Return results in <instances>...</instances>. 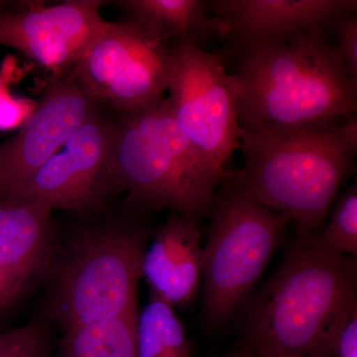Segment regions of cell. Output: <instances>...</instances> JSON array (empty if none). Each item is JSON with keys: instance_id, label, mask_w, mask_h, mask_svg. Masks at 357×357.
Masks as SVG:
<instances>
[{"instance_id": "cell-8", "label": "cell", "mask_w": 357, "mask_h": 357, "mask_svg": "<svg viewBox=\"0 0 357 357\" xmlns=\"http://www.w3.org/2000/svg\"><path fill=\"white\" fill-rule=\"evenodd\" d=\"M169 61V46L132 21H105L73 70L98 105L130 114L165 98Z\"/></svg>"}, {"instance_id": "cell-15", "label": "cell", "mask_w": 357, "mask_h": 357, "mask_svg": "<svg viewBox=\"0 0 357 357\" xmlns=\"http://www.w3.org/2000/svg\"><path fill=\"white\" fill-rule=\"evenodd\" d=\"M112 3L159 43L170 40L202 48L211 40L227 37L222 20L208 15L202 0H119Z\"/></svg>"}, {"instance_id": "cell-7", "label": "cell", "mask_w": 357, "mask_h": 357, "mask_svg": "<svg viewBox=\"0 0 357 357\" xmlns=\"http://www.w3.org/2000/svg\"><path fill=\"white\" fill-rule=\"evenodd\" d=\"M169 53L166 100L174 119L204 163L225 180V165L241 147L236 79L220 54L185 42H175Z\"/></svg>"}, {"instance_id": "cell-16", "label": "cell", "mask_w": 357, "mask_h": 357, "mask_svg": "<svg viewBox=\"0 0 357 357\" xmlns=\"http://www.w3.org/2000/svg\"><path fill=\"white\" fill-rule=\"evenodd\" d=\"M137 314L138 312L62 331L57 354L53 357H137Z\"/></svg>"}, {"instance_id": "cell-24", "label": "cell", "mask_w": 357, "mask_h": 357, "mask_svg": "<svg viewBox=\"0 0 357 357\" xmlns=\"http://www.w3.org/2000/svg\"><path fill=\"white\" fill-rule=\"evenodd\" d=\"M1 6H2L1 4H0V7H1Z\"/></svg>"}, {"instance_id": "cell-3", "label": "cell", "mask_w": 357, "mask_h": 357, "mask_svg": "<svg viewBox=\"0 0 357 357\" xmlns=\"http://www.w3.org/2000/svg\"><path fill=\"white\" fill-rule=\"evenodd\" d=\"M340 121L312 128H241L244 164L234 183L258 203L288 215L299 231L319 229L354 169L357 144Z\"/></svg>"}, {"instance_id": "cell-9", "label": "cell", "mask_w": 357, "mask_h": 357, "mask_svg": "<svg viewBox=\"0 0 357 357\" xmlns=\"http://www.w3.org/2000/svg\"><path fill=\"white\" fill-rule=\"evenodd\" d=\"M114 128L115 115L98 105L62 149L7 199L36 202L53 211H98L121 192L114 164Z\"/></svg>"}, {"instance_id": "cell-18", "label": "cell", "mask_w": 357, "mask_h": 357, "mask_svg": "<svg viewBox=\"0 0 357 357\" xmlns=\"http://www.w3.org/2000/svg\"><path fill=\"white\" fill-rule=\"evenodd\" d=\"M319 243L325 248L340 255L357 257V188L356 184L347 190L338 199L331 220Z\"/></svg>"}, {"instance_id": "cell-13", "label": "cell", "mask_w": 357, "mask_h": 357, "mask_svg": "<svg viewBox=\"0 0 357 357\" xmlns=\"http://www.w3.org/2000/svg\"><path fill=\"white\" fill-rule=\"evenodd\" d=\"M215 17L222 20L227 37L239 48L311 29L332 27L356 13V0H213Z\"/></svg>"}, {"instance_id": "cell-11", "label": "cell", "mask_w": 357, "mask_h": 357, "mask_svg": "<svg viewBox=\"0 0 357 357\" xmlns=\"http://www.w3.org/2000/svg\"><path fill=\"white\" fill-rule=\"evenodd\" d=\"M102 0H67L55 6L32 2L0 10V46L20 52L42 69L62 77L74 68L105 21Z\"/></svg>"}, {"instance_id": "cell-2", "label": "cell", "mask_w": 357, "mask_h": 357, "mask_svg": "<svg viewBox=\"0 0 357 357\" xmlns=\"http://www.w3.org/2000/svg\"><path fill=\"white\" fill-rule=\"evenodd\" d=\"M326 29L239 48L232 76L241 128L326 126L356 114L357 86Z\"/></svg>"}, {"instance_id": "cell-14", "label": "cell", "mask_w": 357, "mask_h": 357, "mask_svg": "<svg viewBox=\"0 0 357 357\" xmlns=\"http://www.w3.org/2000/svg\"><path fill=\"white\" fill-rule=\"evenodd\" d=\"M198 220L171 213L142 259L150 295L173 307L191 304L203 279L204 252Z\"/></svg>"}, {"instance_id": "cell-22", "label": "cell", "mask_w": 357, "mask_h": 357, "mask_svg": "<svg viewBox=\"0 0 357 357\" xmlns=\"http://www.w3.org/2000/svg\"><path fill=\"white\" fill-rule=\"evenodd\" d=\"M222 357H257L255 356V352L251 351L250 349L245 344L237 345L234 349H230L227 354H223Z\"/></svg>"}, {"instance_id": "cell-19", "label": "cell", "mask_w": 357, "mask_h": 357, "mask_svg": "<svg viewBox=\"0 0 357 357\" xmlns=\"http://www.w3.org/2000/svg\"><path fill=\"white\" fill-rule=\"evenodd\" d=\"M50 333L35 321L0 335V357H53Z\"/></svg>"}, {"instance_id": "cell-23", "label": "cell", "mask_w": 357, "mask_h": 357, "mask_svg": "<svg viewBox=\"0 0 357 357\" xmlns=\"http://www.w3.org/2000/svg\"><path fill=\"white\" fill-rule=\"evenodd\" d=\"M266 357H299V356H266Z\"/></svg>"}, {"instance_id": "cell-12", "label": "cell", "mask_w": 357, "mask_h": 357, "mask_svg": "<svg viewBox=\"0 0 357 357\" xmlns=\"http://www.w3.org/2000/svg\"><path fill=\"white\" fill-rule=\"evenodd\" d=\"M52 213L32 201H0V311L13 306L50 267Z\"/></svg>"}, {"instance_id": "cell-6", "label": "cell", "mask_w": 357, "mask_h": 357, "mask_svg": "<svg viewBox=\"0 0 357 357\" xmlns=\"http://www.w3.org/2000/svg\"><path fill=\"white\" fill-rule=\"evenodd\" d=\"M229 181L215 192L203 248L202 307L211 326L225 323L248 297L291 222Z\"/></svg>"}, {"instance_id": "cell-4", "label": "cell", "mask_w": 357, "mask_h": 357, "mask_svg": "<svg viewBox=\"0 0 357 357\" xmlns=\"http://www.w3.org/2000/svg\"><path fill=\"white\" fill-rule=\"evenodd\" d=\"M114 156L121 192L141 211H170L201 222L225 181L197 153L166 98L135 114H115Z\"/></svg>"}, {"instance_id": "cell-5", "label": "cell", "mask_w": 357, "mask_h": 357, "mask_svg": "<svg viewBox=\"0 0 357 357\" xmlns=\"http://www.w3.org/2000/svg\"><path fill=\"white\" fill-rule=\"evenodd\" d=\"M146 237L119 222L82 230L54 269L48 319L65 331L137 314Z\"/></svg>"}, {"instance_id": "cell-1", "label": "cell", "mask_w": 357, "mask_h": 357, "mask_svg": "<svg viewBox=\"0 0 357 357\" xmlns=\"http://www.w3.org/2000/svg\"><path fill=\"white\" fill-rule=\"evenodd\" d=\"M357 311V261L299 231L256 296L244 324L257 357H335L337 333Z\"/></svg>"}, {"instance_id": "cell-20", "label": "cell", "mask_w": 357, "mask_h": 357, "mask_svg": "<svg viewBox=\"0 0 357 357\" xmlns=\"http://www.w3.org/2000/svg\"><path fill=\"white\" fill-rule=\"evenodd\" d=\"M337 33V48L342 55L352 83L357 86V18L349 14L332 26Z\"/></svg>"}, {"instance_id": "cell-21", "label": "cell", "mask_w": 357, "mask_h": 357, "mask_svg": "<svg viewBox=\"0 0 357 357\" xmlns=\"http://www.w3.org/2000/svg\"><path fill=\"white\" fill-rule=\"evenodd\" d=\"M335 357H357V311L344 321L338 332Z\"/></svg>"}, {"instance_id": "cell-10", "label": "cell", "mask_w": 357, "mask_h": 357, "mask_svg": "<svg viewBox=\"0 0 357 357\" xmlns=\"http://www.w3.org/2000/svg\"><path fill=\"white\" fill-rule=\"evenodd\" d=\"M98 105L74 70L52 79L20 131L0 143V201L58 153Z\"/></svg>"}, {"instance_id": "cell-17", "label": "cell", "mask_w": 357, "mask_h": 357, "mask_svg": "<svg viewBox=\"0 0 357 357\" xmlns=\"http://www.w3.org/2000/svg\"><path fill=\"white\" fill-rule=\"evenodd\" d=\"M137 357H190L185 328L174 307L150 295L135 324Z\"/></svg>"}]
</instances>
